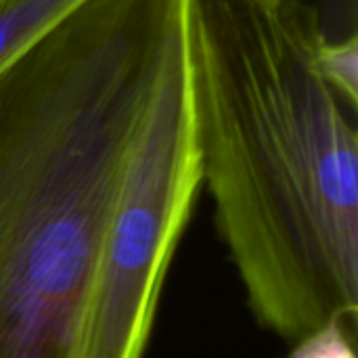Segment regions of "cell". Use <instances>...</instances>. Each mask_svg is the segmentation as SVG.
I'll return each instance as SVG.
<instances>
[{"mask_svg":"<svg viewBox=\"0 0 358 358\" xmlns=\"http://www.w3.org/2000/svg\"><path fill=\"white\" fill-rule=\"evenodd\" d=\"M201 182L256 319L289 344L357 331L358 134L317 67V8L189 0Z\"/></svg>","mask_w":358,"mask_h":358,"instance_id":"1","label":"cell"},{"mask_svg":"<svg viewBox=\"0 0 358 358\" xmlns=\"http://www.w3.org/2000/svg\"><path fill=\"white\" fill-rule=\"evenodd\" d=\"M189 0H88L0 71V358H78Z\"/></svg>","mask_w":358,"mask_h":358,"instance_id":"2","label":"cell"},{"mask_svg":"<svg viewBox=\"0 0 358 358\" xmlns=\"http://www.w3.org/2000/svg\"><path fill=\"white\" fill-rule=\"evenodd\" d=\"M199 185L187 36L151 99L78 358L145 357L162 287Z\"/></svg>","mask_w":358,"mask_h":358,"instance_id":"3","label":"cell"},{"mask_svg":"<svg viewBox=\"0 0 358 358\" xmlns=\"http://www.w3.org/2000/svg\"><path fill=\"white\" fill-rule=\"evenodd\" d=\"M88 0H0V71Z\"/></svg>","mask_w":358,"mask_h":358,"instance_id":"4","label":"cell"},{"mask_svg":"<svg viewBox=\"0 0 358 358\" xmlns=\"http://www.w3.org/2000/svg\"><path fill=\"white\" fill-rule=\"evenodd\" d=\"M317 67L329 88L357 111L358 101V38L357 34L346 40L331 42L327 36L317 48Z\"/></svg>","mask_w":358,"mask_h":358,"instance_id":"5","label":"cell"},{"mask_svg":"<svg viewBox=\"0 0 358 358\" xmlns=\"http://www.w3.org/2000/svg\"><path fill=\"white\" fill-rule=\"evenodd\" d=\"M289 358H357V331L344 323H327L292 344Z\"/></svg>","mask_w":358,"mask_h":358,"instance_id":"6","label":"cell"},{"mask_svg":"<svg viewBox=\"0 0 358 358\" xmlns=\"http://www.w3.org/2000/svg\"><path fill=\"white\" fill-rule=\"evenodd\" d=\"M245 2H252V4H264V6H275L283 0H245Z\"/></svg>","mask_w":358,"mask_h":358,"instance_id":"7","label":"cell"}]
</instances>
